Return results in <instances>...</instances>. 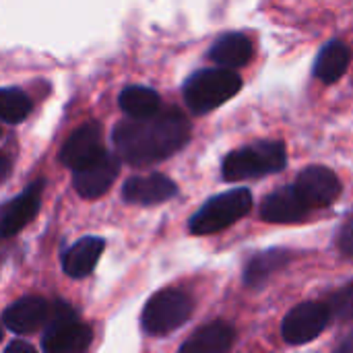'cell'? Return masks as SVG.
Instances as JSON below:
<instances>
[{"instance_id":"cell-1","label":"cell","mask_w":353,"mask_h":353,"mask_svg":"<svg viewBox=\"0 0 353 353\" xmlns=\"http://www.w3.org/2000/svg\"><path fill=\"white\" fill-rule=\"evenodd\" d=\"M190 139L188 118L165 108L145 120H122L114 128L118 157L130 165H151L178 153Z\"/></svg>"},{"instance_id":"cell-2","label":"cell","mask_w":353,"mask_h":353,"mask_svg":"<svg viewBox=\"0 0 353 353\" xmlns=\"http://www.w3.org/2000/svg\"><path fill=\"white\" fill-rule=\"evenodd\" d=\"M288 165V151L281 141H259L225 155L221 176L225 182H242L277 174Z\"/></svg>"},{"instance_id":"cell-3","label":"cell","mask_w":353,"mask_h":353,"mask_svg":"<svg viewBox=\"0 0 353 353\" xmlns=\"http://www.w3.org/2000/svg\"><path fill=\"white\" fill-rule=\"evenodd\" d=\"M242 89V77L228 68H203L184 83V101L194 114H209Z\"/></svg>"},{"instance_id":"cell-4","label":"cell","mask_w":353,"mask_h":353,"mask_svg":"<svg viewBox=\"0 0 353 353\" xmlns=\"http://www.w3.org/2000/svg\"><path fill=\"white\" fill-rule=\"evenodd\" d=\"M252 209V192L248 188H236L211 196L188 221V230L194 236H209L228 230L240 221Z\"/></svg>"},{"instance_id":"cell-5","label":"cell","mask_w":353,"mask_h":353,"mask_svg":"<svg viewBox=\"0 0 353 353\" xmlns=\"http://www.w3.org/2000/svg\"><path fill=\"white\" fill-rule=\"evenodd\" d=\"M194 302L188 294L180 290H161L151 296L143 308L141 325L147 335L163 337L180 329L192 316Z\"/></svg>"},{"instance_id":"cell-6","label":"cell","mask_w":353,"mask_h":353,"mask_svg":"<svg viewBox=\"0 0 353 353\" xmlns=\"http://www.w3.org/2000/svg\"><path fill=\"white\" fill-rule=\"evenodd\" d=\"M91 343V329L77 319L66 302H54L41 347L46 353H83Z\"/></svg>"},{"instance_id":"cell-7","label":"cell","mask_w":353,"mask_h":353,"mask_svg":"<svg viewBox=\"0 0 353 353\" xmlns=\"http://www.w3.org/2000/svg\"><path fill=\"white\" fill-rule=\"evenodd\" d=\"M331 312L327 304L321 302H304L288 312L281 325V335L292 345H302L316 339L329 325Z\"/></svg>"},{"instance_id":"cell-8","label":"cell","mask_w":353,"mask_h":353,"mask_svg":"<svg viewBox=\"0 0 353 353\" xmlns=\"http://www.w3.org/2000/svg\"><path fill=\"white\" fill-rule=\"evenodd\" d=\"M294 188L302 196V201L310 207V211L331 207L343 192L337 174L325 165H308L304 172L298 174Z\"/></svg>"},{"instance_id":"cell-9","label":"cell","mask_w":353,"mask_h":353,"mask_svg":"<svg viewBox=\"0 0 353 353\" xmlns=\"http://www.w3.org/2000/svg\"><path fill=\"white\" fill-rule=\"evenodd\" d=\"M103 153L105 149H103L101 126L97 122H87L66 139V143L60 149V161L70 170L79 172L89 163H93L95 159H99Z\"/></svg>"},{"instance_id":"cell-10","label":"cell","mask_w":353,"mask_h":353,"mask_svg":"<svg viewBox=\"0 0 353 353\" xmlns=\"http://www.w3.org/2000/svg\"><path fill=\"white\" fill-rule=\"evenodd\" d=\"M118 172H120V159L110 151H105L99 159L74 172V180H72L74 190L83 199H97L103 192H108V188L118 178Z\"/></svg>"},{"instance_id":"cell-11","label":"cell","mask_w":353,"mask_h":353,"mask_svg":"<svg viewBox=\"0 0 353 353\" xmlns=\"http://www.w3.org/2000/svg\"><path fill=\"white\" fill-rule=\"evenodd\" d=\"M178 194V186L163 174H147L128 178L122 186V196L126 203L132 205H159Z\"/></svg>"},{"instance_id":"cell-12","label":"cell","mask_w":353,"mask_h":353,"mask_svg":"<svg viewBox=\"0 0 353 353\" xmlns=\"http://www.w3.org/2000/svg\"><path fill=\"white\" fill-rule=\"evenodd\" d=\"M50 312H52L50 302H46L43 298L29 296L10 304L2 314V321L8 327V331L19 333V335H29L48 325Z\"/></svg>"},{"instance_id":"cell-13","label":"cell","mask_w":353,"mask_h":353,"mask_svg":"<svg viewBox=\"0 0 353 353\" xmlns=\"http://www.w3.org/2000/svg\"><path fill=\"white\" fill-rule=\"evenodd\" d=\"M308 213L310 207L302 201L294 186L271 192L261 205V219L267 223H298L304 221Z\"/></svg>"},{"instance_id":"cell-14","label":"cell","mask_w":353,"mask_h":353,"mask_svg":"<svg viewBox=\"0 0 353 353\" xmlns=\"http://www.w3.org/2000/svg\"><path fill=\"white\" fill-rule=\"evenodd\" d=\"M41 180L29 186L23 194L12 199L8 205L0 211V238H10L19 234L39 211V199H41Z\"/></svg>"},{"instance_id":"cell-15","label":"cell","mask_w":353,"mask_h":353,"mask_svg":"<svg viewBox=\"0 0 353 353\" xmlns=\"http://www.w3.org/2000/svg\"><path fill=\"white\" fill-rule=\"evenodd\" d=\"M236 341V331L225 321H213L196 329L182 345L180 353H230Z\"/></svg>"},{"instance_id":"cell-16","label":"cell","mask_w":353,"mask_h":353,"mask_svg":"<svg viewBox=\"0 0 353 353\" xmlns=\"http://www.w3.org/2000/svg\"><path fill=\"white\" fill-rule=\"evenodd\" d=\"M252 54H254V50H252L250 37L240 31L223 33L209 50V58L219 68H228V70H236V68L248 64Z\"/></svg>"},{"instance_id":"cell-17","label":"cell","mask_w":353,"mask_h":353,"mask_svg":"<svg viewBox=\"0 0 353 353\" xmlns=\"http://www.w3.org/2000/svg\"><path fill=\"white\" fill-rule=\"evenodd\" d=\"M292 254L285 248H269L263 252H256L244 269V283L250 290H259L269 283V279L279 273L283 267H288Z\"/></svg>"},{"instance_id":"cell-18","label":"cell","mask_w":353,"mask_h":353,"mask_svg":"<svg viewBox=\"0 0 353 353\" xmlns=\"http://www.w3.org/2000/svg\"><path fill=\"white\" fill-rule=\"evenodd\" d=\"M101 252H103L101 238H83L66 250V254L62 256V269L68 277L74 279L87 277L95 269Z\"/></svg>"},{"instance_id":"cell-19","label":"cell","mask_w":353,"mask_h":353,"mask_svg":"<svg viewBox=\"0 0 353 353\" xmlns=\"http://www.w3.org/2000/svg\"><path fill=\"white\" fill-rule=\"evenodd\" d=\"M352 62V50L347 43L335 39L323 46L314 62V77L323 83H337Z\"/></svg>"},{"instance_id":"cell-20","label":"cell","mask_w":353,"mask_h":353,"mask_svg":"<svg viewBox=\"0 0 353 353\" xmlns=\"http://www.w3.org/2000/svg\"><path fill=\"white\" fill-rule=\"evenodd\" d=\"M120 108L130 120H145L161 112V99L157 91L132 85L120 93Z\"/></svg>"},{"instance_id":"cell-21","label":"cell","mask_w":353,"mask_h":353,"mask_svg":"<svg viewBox=\"0 0 353 353\" xmlns=\"http://www.w3.org/2000/svg\"><path fill=\"white\" fill-rule=\"evenodd\" d=\"M31 112V99L21 89H0V120L8 124L23 122Z\"/></svg>"},{"instance_id":"cell-22","label":"cell","mask_w":353,"mask_h":353,"mask_svg":"<svg viewBox=\"0 0 353 353\" xmlns=\"http://www.w3.org/2000/svg\"><path fill=\"white\" fill-rule=\"evenodd\" d=\"M327 308L331 316H337L339 321H353V281L331 296Z\"/></svg>"},{"instance_id":"cell-23","label":"cell","mask_w":353,"mask_h":353,"mask_svg":"<svg viewBox=\"0 0 353 353\" xmlns=\"http://www.w3.org/2000/svg\"><path fill=\"white\" fill-rule=\"evenodd\" d=\"M337 248L341 250V254L353 259V215H350L343 221V225L337 234Z\"/></svg>"},{"instance_id":"cell-24","label":"cell","mask_w":353,"mask_h":353,"mask_svg":"<svg viewBox=\"0 0 353 353\" xmlns=\"http://www.w3.org/2000/svg\"><path fill=\"white\" fill-rule=\"evenodd\" d=\"M4 353H37L29 343H25V341H12L8 347H6V352Z\"/></svg>"},{"instance_id":"cell-25","label":"cell","mask_w":353,"mask_h":353,"mask_svg":"<svg viewBox=\"0 0 353 353\" xmlns=\"http://www.w3.org/2000/svg\"><path fill=\"white\" fill-rule=\"evenodd\" d=\"M333 353H353V331L352 333H347V335L337 343V347H335V352Z\"/></svg>"},{"instance_id":"cell-26","label":"cell","mask_w":353,"mask_h":353,"mask_svg":"<svg viewBox=\"0 0 353 353\" xmlns=\"http://www.w3.org/2000/svg\"><path fill=\"white\" fill-rule=\"evenodd\" d=\"M8 174H10V159L4 153H0V182H4Z\"/></svg>"},{"instance_id":"cell-27","label":"cell","mask_w":353,"mask_h":353,"mask_svg":"<svg viewBox=\"0 0 353 353\" xmlns=\"http://www.w3.org/2000/svg\"><path fill=\"white\" fill-rule=\"evenodd\" d=\"M2 335H4V333H2V327H0V341H2Z\"/></svg>"},{"instance_id":"cell-28","label":"cell","mask_w":353,"mask_h":353,"mask_svg":"<svg viewBox=\"0 0 353 353\" xmlns=\"http://www.w3.org/2000/svg\"><path fill=\"white\" fill-rule=\"evenodd\" d=\"M0 137H2V128H0Z\"/></svg>"}]
</instances>
